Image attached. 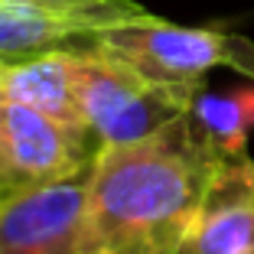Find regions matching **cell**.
Returning a JSON list of instances; mask_svg holds the SVG:
<instances>
[{
    "mask_svg": "<svg viewBox=\"0 0 254 254\" xmlns=\"http://www.w3.org/2000/svg\"><path fill=\"white\" fill-rule=\"evenodd\" d=\"M218 147L192 111L134 143L98 147L85 189L82 254H183Z\"/></svg>",
    "mask_w": 254,
    "mask_h": 254,
    "instance_id": "6da1fadb",
    "label": "cell"
},
{
    "mask_svg": "<svg viewBox=\"0 0 254 254\" xmlns=\"http://www.w3.org/2000/svg\"><path fill=\"white\" fill-rule=\"evenodd\" d=\"M68 49H72L75 95L101 147L134 143L157 134L170 121L192 111L195 95L205 88V85L150 82L91 43Z\"/></svg>",
    "mask_w": 254,
    "mask_h": 254,
    "instance_id": "7a4b0ae2",
    "label": "cell"
},
{
    "mask_svg": "<svg viewBox=\"0 0 254 254\" xmlns=\"http://www.w3.org/2000/svg\"><path fill=\"white\" fill-rule=\"evenodd\" d=\"M85 43L114 56L137 75L163 85H205V72L228 65L254 82V43L235 33L176 26L153 13L121 20Z\"/></svg>",
    "mask_w": 254,
    "mask_h": 254,
    "instance_id": "3957f363",
    "label": "cell"
},
{
    "mask_svg": "<svg viewBox=\"0 0 254 254\" xmlns=\"http://www.w3.org/2000/svg\"><path fill=\"white\" fill-rule=\"evenodd\" d=\"M98 147L95 137L72 134L43 111L0 91V199L85 170Z\"/></svg>",
    "mask_w": 254,
    "mask_h": 254,
    "instance_id": "277c9868",
    "label": "cell"
},
{
    "mask_svg": "<svg viewBox=\"0 0 254 254\" xmlns=\"http://www.w3.org/2000/svg\"><path fill=\"white\" fill-rule=\"evenodd\" d=\"M91 166L0 199V254H82V212Z\"/></svg>",
    "mask_w": 254,
    "mask_h": 254,
    "instance_id": "5b68a950",
    "label": "cell"
},
{
    "mask_svg": "<svg viewBox=\"0 0 254 254\" xmlns=\"http://www.w3.org/2000/svg\"><path fill=\"white\" fill-rule=\"evenodd\" d=\"M183 254H254V160L222 157Z\"/></svg>",
    "mask_w": 254,
    "mask_h": 254,
    "instance_id": "8992f818",
    "label": "cell"
},
{
    "mask_svg": "<svg viewBox=\"0 0 254 254\" xmlns=\"http://www.w3.org/2000/svg\"><path fill=\"white\" fill-rule=\"evenodd\" d=\"M147 13V10H143ZM140 13L118 10H62L39 0H0V62H20L33 56L82 46L98 30Z\"/></svg>",
    "mask_w": 254,
    "mask_h": 254,
    "instance_id": "52a82bcc",
    "label": "cell"
},
{
    "mask_svg": "<svg viewBox=\"0 0 254 254\" xmlns=\"http://www.w3.org/2000/svg\"><path fill=\"white\" fill-rule=\"evenodd\" d=\"M0 91L43 111L56 124L68 127L72 134L95 137L75 95L72 49H53L20 62H0Z\"/></svg>",
    "mask_w": 254,
    "mask_h": 254,
    "instance_id": "ba28073f",
    "label": "cell"
},
{
    "mask_svg": "<svg viewBox=\"0 0 254 254\" xmlns=\"http://www.w3.org/2000/svg\"><path fill=\"white\" fill-rule=\"evenodd\" d=\"M192 118L209 134L222 157L248 153V137L254 130V85L232 88L225 95L202 88L192 101Z\"/></svg>",
    "mask_w": 254,
    "mask_h": 254,
    "instance_id": "9c48e42d",
    "label": "cell"
},
{
    "mask_svg": "<svg viewBox=\"0 0 254 254\" xmlns=\"http://www.w3.org/2000/svg\"><path fill=\"white\" fill-rule=\"evenodd\" d=\"M62 10H118V13H143L137 0H39Z\"/></svg>",
    "mask_w": 254,
    "mask_h": 254,
    "instance_id": "30bf717a",
    "label": "cell"
}]
</instances>
